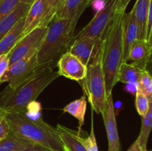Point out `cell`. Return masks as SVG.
<instances>
[{"label": "cell", "mask_w": 152, "mask_h": 151, "mask_svg": "<svg viewBox=\"0 0 152 151\" xmlns=\"http://www.w3.org/2000/svg\"><path fill=\"white\" fill-rule=\"evenodd\" d=\"M60 76L52 65L38 67L34 73L15 88L7 86L0 96V112L4 113H27L28 106L42 92Z\"/></svg>", "instance_id": "1"}, {"label": "cell", "mask_w": 152, "mask_h": 151, "mask_svg": "<svg viewBox=\"0 0 152 151\" xmlns=\"http://www.w3.org/2000/svg\"><path fill=\"white\" fill-rule=\"evenodd\" d=\"M126 13L115 12L105 30L101 44V62L107 96L112 93L117 83V73L123 62V20Z\"/></svg>", "instance_id": "2"}, {"label": "cell", "mask_w": 152, "mask_h": 151, "mask_svg": "<svg viewBox=\"0 0 152 151\" xmlns=\"http://www.w3.org/2000/svg\"><path fill=\"white\" fill-rule=\"evenodd\" d=\"M4 114L10 131L16 136L52 151H64L56 129L41 117L31 118L26 113L22 112Z\"/></svg>", "instance_id": "3"}, {"label": "cell", "mask_w": 152, "mask_h": 151, "mask_svg": "<svg viewBox=\"0 0 152 151\" xmlns=\"http://www.w3.org/2000/svg\"><path fill=\"white\" fill-rule=\"evenodd\" d=\"M71 19L55 16L48 26L47 32L37 51L39 67L52 65L64 53L68 51L74 37Z\"/></svg>", "instance_id": "4"}, {"label": "cell", "mask_w": 152, "mask_h": 151, "mask_svg": "<svg viewBox=\"0 0 152 151\" xmlns=\"http://www.w3.org/2000/svg\"><path fill=\"white\" fill-rule=\"evenodd\" d=\"M85 96L91 104L92 111L103 115L106 107L107 94L101 58L95 63L87 66V72L81 80Z\"/></svg>", "instance_id": "5"}, {"label": "cell", "mask_w": 152, "mask_h": 151, "mask_svg": "<svg viewBox=\"0 0 152 151\" xmlns=\"http://www.w3.org/2000/svg\"><path fill=\"white\" fill-rule=\"evenodd\" d=\"M37 51L38 48L34 49L23 58L10 65L0 78V81L1 83L8 82L9 87L15 88L28 79L39 67Z\"/></svg>", "instance_id": "6"}, {"label": "cell", "mask_w": 152, "mask_h": 151, "mask_svg": "<svg viewBox=\"0 0 152 151\" xmlns=\"http://www.w3.org/2000/svg\"><path fill=\"white\" fill-rule=\"evenodd\" d=\"M117 1V0H106L105 7L96 12L91 21L74 37V40L92 38L102 41L104 33L115 13Z\"/></svg>", "instance_id": "7"}, {"label": "cell", "mask_w": 152, "mask_h": 151, "mask_svg": "<svg viewBox=\"0 0 152 151\" xmlns=\"http://www.w3.org/2000/svg\"><path fill=\"white\" fill-rule=\"evenodd\" d=\"M101 40L92 38L74 39L68 51L87 67L97 62L101 58Z\"/></svg>", "instance_id": "8"}, {"label": "cell", "mask_w": 152, "mask_h": 151, "mask_svg": "<svg viewBox=\"0 0 152 151\" xmlns=\"http://www.w3.org/2000/svg\"><path fill=\"white\" fill-rule=\"evenodd\" d=\"M47 29L48 28L37 27L28 34L23 36L8 53L9 65H13L34 49H39Z\"/></svg>", "instance_id": "9"}, {"label": "cell", "mask_w": 152, "mask_h": 151, "mask_svg": "<svg viewBox=\"0 0 152 151\" xmlns=\"http://www.w3.org/2000/svg\"><path fill=\"white\" fill-rule=\"evenodd\" d=\"M59 76L71 80L80 81L86 76L87 67L75 56L66 51L60 56L57 61Z\"/></svg>", "instance_id": "10"}, {"label": "cell", "mask_w": 152, "mask_h": 151, "mask_svg": "<svg viewBox=\"0 0 152 151\" xmlns=\"http://www.w3.org/2000/svg\"><path fill=\"white\" fill-rule=\"evenodd\" d=\"M102 116L103 118L107 137H108V151H121V145H120L118 129H117L112 93H111L107 97L106 107Z\"/></svg>", "instance_id": "11"}, {"label": "cell", "mask_w": 152, "mask_h": 151, "mask_svg": "<svg viewBox=\"0 0 152 151\" xmlns=\"http://www.w3.org/2000/svg\"><path fill=\"white\" fill-rule=\"evenodd\" d=\"M123 62L129 61L131 47L137 39V25L133 10L125 13L123 20Z\"/></svg>", "instance_id": "12"}, {"label": "cell", "mask_w": 152, "mask_h": 151, "mask_svg": "<svg viewBox=\"0 0 152 151\" xmlns=\"http://www.w3.org/2000/svg\"><path fill=\"white\" fill-rule=\"evenodd\" d=\"M64 147V151H88L80 140L81 130L75 131L62 124H57L56 127Z\"/></svg>", "instance_id": "13"}, {"label": "cell", "mask_w": 152, "mask_h": 151, "mask_svg": "<svg viewBox=\"0 0 152 151\" xmlns=\"http://www.w3.org/2000/svg\"><path fill=\"white\" fill-rule=\"evenodd\" d=\"M132 60L133 65L144 70H146L150 62V48L148 41L146 40L137 39L131 47L129 54V61Z\"/></svg>", "instance_id": "14"}, {"label": "cell", "mask_w": 152, "mask_h": 151, "mask_svg": "<svg viewBox=\"0 0 152 151\" xmlns=\"http://www.w3.org/2000/svg\"><path fill=\"white\" fill-rule=\"evenodd\" d=\"M46 10V0H34L25 16L22 36L35 29L42 19Z\"/></svg>", "instance_id": "15"}, {"label": "cell", "mask_w": 152, "mask_h": 151, "mask_svg": "<svg viewBox=\"0 0 152 151\" xmlns=\"http://www.w3.org/2000/svg\"><path fill=\"white\" fill-rule=\"evenodd\" d=\"M148 8L149 0H137L132 9L137 25V39L147 41L146 33Z\"/></svg>", "instance_id": "16"}, {"label": "cell", "mask_w": 152, "mask_h": 151, "mask_svg": "<svg viewBox=\"0 0 152 151\" xmlns=\"http://www.w3.org/2000/svg\"><path fill=\"white\" fill-rule=\"evenodd\" d=\"M25 16L19 19L7 34L0 40V55L10 53L16 43L22 37L25 28Z\"/></svg>", "instance_id": "17"}, {"label": "cell", "mask_w": 152, "mask_h": 151, "mask_svg": "<svg viewBox=\"0 0 152 151\" xmlns=\"http://www.w3.org/2000/svg\"><path fill=\"white\" fill-rule=\"evenodd\" d=\"M30 7L31 4L20 3L11 13L0 21V40L8 33L19 19L26 16Z\"/></svg>", "instance_id": "18"}, {"label": "cell", "mask_w": 152, "mask_h": 151, "mask_svg": "<svg viewBox=\"0 0 152 151\" xmlns=\"http://www.w3.org/2000/svg\"><path fill=\"white\" fill-rule=\"evenodd\" d=\"M93 0H65L61 8L55 16L63 19H71L74 16H80Z\"/></svg>", "instance_id": "19"}, {"label": "cell", "mask_w": 152, "mask_h": 151, "mask_svg": "<svg viewBox=\"0 0 152 151\" xmlns=\"http://www.w3.org/2000/svg\"><path fill=\"white\" fill-rule=\"evenodd\" d=\"M142 71V70L133 64L123 62L120 65L117 73V82H123L126 84L137 83Z\"/></svg>", "instance_id": "20"}, {"label": "cell", "mask_w": 152, "mask_h": 151, "mask_svg": "<svg viewBox=\"0 0 152 151\" xmlns=\"http://www.w3.org/2000/svg\"><path fill=\"white\" fill-rule=\"evenodd\" d=\"M86 109H87V99L86 96L84 95L79 99L67 105L64 107L63 112L68 113L78 120L80 123L79 130H81L82 126L84 124Z\"/></svg>", "instance_id": "21"}, {"label": "cell", "mask_w": 152, "mask_h": 151, "mask_svg": "<svg viewBox=\"0 0 152 151\" xmlns=\"http://www.w3.org/2000/svg\"><path fill=\"white\" fill-rule=\"evenodd\" d=\"M35 144H37L21 139L10 131L5 138L0 141V151H16Z\"/></svg>", "instance_id": "22"}, {"label": "cell", "mask_w": 152, "mask_h": 151, "mask_svg": "<svg viewBox=\"0 0 152 151\" xmlns=\"http://www.w3.org/2000/svg\"><path fill=\"white\" fill-rule=\"evenodd\" d=\"M152 130V102H150L149 109L144 116H142V124L137 139L142 151L147 150V144Z\"/></svg>", "instance_id": "23"}, {"label": "cell", "mask_w": 152, "mask_h": 151, "mask_svg": "<svg viewBox=\"0 0 152 151\" xmlns=\"http://www.w3.org/2000/svg\"><path fill=\"white\" fill-rule=\"evenodd\" d=\"M65 0H46V10L44 16L37 27L48 28L61 8Z\"/></svg>", "instance_id": "24"}, {"label": "cell", "mask_w": 152, "mask_h": 151, "mask_svg": "<svg viewBox=\"0 0 152 151\" xmlns=\"http://www.w3.org/2000/svg\"><path fill=\"white\" fill-rule=\"evenodd\" d=\"M137 89L147 96L150 102H152V76L147 70L141 73L137 81Z\"/></svg>", "instance_id": "25"}, {"label": "cell", "mask_w": 152, "mask_h": 151, "mask_svg": "<svg viewBox=\"0 0 152 151\" xmlns=\"http://www.w3.org/2000/svg\"><path fill=\"white\" fill-rule=\"evenodd\" d=\"M135 96H136L135 106H136L137 111L140 115L144 116L149 109V100L147 98V96L138 89L135 93Z\"/></svg>", "instance_id": "26"}, {"label": "cell", "mask_w": 152, "mask_h": 151, "mask_svg": "<svg viewBox=\"0 0 152 151\" xmlns=\"http://www.w3.org/2000/svg\"><path fill=\"white\" fill-rule=\"evenodd\" d=\"M91 130L90 134L87 137L84 138L82 136V134L80 135V140L82 141L88 151H99L98 150L97 144H96V137H95L94 130L93 118H91Z\"/></svg>", "instance_id": "27"}, {"label": "cell", "mask_w": 152, "mask_h": 151, "mask_svg": "<svg viewBox=\"0 0 152 151\" xmlns=\"http://www.w3.org/2000/svg\"><path fill=\"white\" fill-rule=\"evenodd\" d=\"M19 4V0H0V21L11 13Z\"/></svg>", "instance_id": "28"}, {"label": "cell", "mask_w": 152, "mask_h": 151, "mask_svg": "<svg viewBox=\"0 0 152 151\" xmlns=\"http://www.w3.org/2000/svg\"><path fill=\"white\" fill-rule=\"evenodd\" d=\"M10 128L6 119L5 114L0 112V141L5 138L10 133Z\"/></svg>", "instance_id": "29"}, {"label": "cell", "mask_w": 152, "mask_h": 151, "mask_svg": "<svg viewBox=\"0 0 152 151\" xmlns=\"http://www.w3.org/2000/svg\"><path fill=\"white\" fill-rule=\"evenodd\" d=\"M9 54L0 55V78L6 72L9 67Z\"/></svg>", "instance_id": "30"}, {"label": "cell", "mask_w": 152, "mask_h": 151, "mask_svg": "<svg viewBox=\"0 0 152 151\" xmlns=\"http://www.w3.org/2000/svg\"><path fill=\"white\" fill-rule=\"evenodd\" d=\"M131 0H117L116 4L115 12L117 13H126V10Z\"/></svg>", "instance_id": "31"}, {"label": "cell", "mask_w": 152, "mask_h": 151, "mask_svg": "<svg viewBox=\"0 0 152 151\" xmlns=\"http://www.w3.org/2000/svg\"><path fill=\"white\" fill-rule=\"evenodd\" d=\"M152 27V0H149V8H148V23H147V41L149 38L150 33H151Z\"/></svg>", "instance_id": "32"}, {"label": "cell", "mask_w": 152, "mask_h": 151, "mask_svg": "<svg viewBox=\"0 0 152 151\" xmlns=\"http://www.w3.org/2000/svg\"><path fill=\"white\" fill-rule=\"evenodd\" d=\"M16 151H52L48 149V148L44 147L42 146H40L39 144H35L32 147H26L23 148V149L19 150Z\"/></svg>", "instance_id": "33"}, {"label": "cell", "mask_w": 152, "mask_h": 151, "mask_svg": "<svg viewBox=\"0 0 152 151\" xmlns=\"http://www.w3.org/2000/svg\"><path fill=\"white\" fill-rule=\"evenodd\" d=\"M105 3H106V0H93L91 4L94 8L96 10V11L98 12L105 7Z\"/></svg>", "instance_id": "34"}, {"label": "cell", "mask_w": 152, "mask_h": 151, "mask_svg": "<svg viewBox=\"0 0 152 151\" xmlns=\"http://www.w3.org/2000/svg\"><path fill=\"white\" fill-rule=\"evenodd\" d=\"M126 151H142V148H141L140 145L139 141L137 139L136 141L131 145L130 147Z\"/></svg>", "instance_id": "35"}, {"label": "cell", "mask_w": 152, "mask_h": 151, "mask_svg": "<svg viewBox=\"0 0 152 151\" xmlns=\"http://www.w3.org/2000/svg\"><path fill=\"white\" fill-rule=\"evenodd\" d=\"M148 44H149V48H150V62H152V27L151 30V33H150L149 38H148Z\"/></svg>", "instance_id": "36"}, {"label": "cell", "mask_w": 152, "mask_h": 151, "mask_svg": "<svg viewBox=\"0 0 152 151\" xmlns=\"http://www.w3.org/2000/svg\"><path fill=\"white\" fill-rule=\"evenodd\" d=\"M34 1V0H19L20 3H25V4H31Z\"/></svg>", "instance_id": "37"}, {"label": "cell", "mask_w": 152, "mask_h": 151, "mask_svg": "<svg viewBox=\"0 0 152 151\" xmlns=\"http://www.w3.org/2000/svg\"><path fill=\"white\" fill-rule=\"evenodd\" d=\"M1 84H2V83H1V81H0V85H1Z\"/></svg>", "instance_id": "38"}, {"label": "cell", "mask_w": 152, "mask_h": 151, "mask_svg": "<svg viewBox=\"0 0 152 151\" xmlns=\"http://www.w3.org/2000/svg\"><path fill=\"white\" fill-rule=\"evenodd\" d=\"M143 151H148V150H143Z\"/></svg>", "instance_id": "39"}]
</instances>
